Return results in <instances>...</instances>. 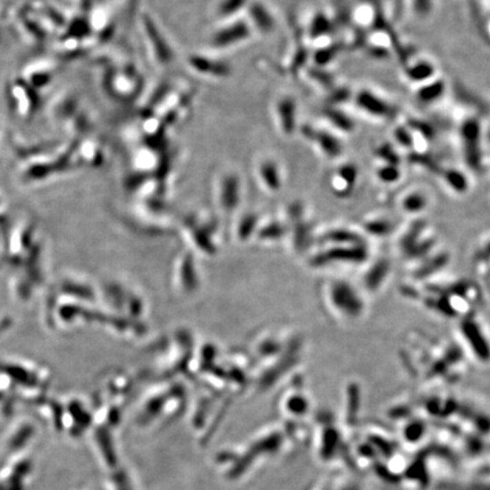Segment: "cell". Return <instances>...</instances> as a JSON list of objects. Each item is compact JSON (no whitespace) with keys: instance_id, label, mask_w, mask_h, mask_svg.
I'll use <instances>...</instances> for the list:
<instances>
[{"instance_id":"obj_10","label":"cell","mask_w":490,"mask_h":490,"mask_svg":"<svg viewBox=\"0 0 490 490\" xmlns=\"http://www.w3.org/2000/svg\"><path fill=\"white\" fill-rule=\"evenodd\" d=\"M435 73V66L428 61H418L414 64L407 65L405 68V75L414 83H426L433 80Z\"/></svg>"},{"instance_id":"obj_16","label":"cell","mask_w":490,"mask_h":490,"mask_svg":"<svg viewBox=\"0 0 490 490\" xmlns=\"http://www.w3.org/2000/svg\"><path fill=\"white\" fill-rule=\"evenodd\" d=\"M379 176L382 180H395L398 176V170H395V167L391 166V163H388V166L384 167L382 170H379Z\"/></svg>"},{"instance_id":"obj_2","label":"cell","mask_w":490,"mask_h":490,"mask_svg":"<svg viewBox=\"0 0 490 490\" xmlns=\"http://www.w3.org/2000/svg\"><path fill=\"white\" fill-rule=\"evenodd\" d=\"M462 151L465 161L471 167H477L481 156V125L476 117L468 119L460 127Z\"/></svg>"},{"instance_id":"obj_6","label":"cell","mask_w":490,"mask_h":490,"mask_svg":"<svg viewBox=\"0 0 490 490\" xmlns=\"http://www.w3.org/2000/svg\"><path fill=\"white\" fill-rule=\"evenodd\" d=\"M276 117L283 134L292 135L296 128V105L289 96H284L276 105Z\"/></svg>"},{"instance_id":"obj_5","label":"cell","mask_w":490,"mask_h":490,"mask_svg":"<svg viewBox=\"0 0 490 490\" xmlns=\"http://www.w3.org/2000/svg\"><path fill=\"white\" fill-rule=\"evenodd\" d=\"M250 30L247 24L242 22L234 23L228 28L221 29L212 38V45L216 48H228L238 42L243 41L249 36Z\"/></svg>"},{"instance_id":"obj_8","label":"cell","mask_w":490,"mask_h":490,"mask_svg":"<svg viewBox=\"0 0 490 490\" xmlns=\"http://www.w3.org/2000/svg\"><path fill=\"white\" fill-rule=\"evenodd\" d=\"M249 17L254 28L260 32L269 33L275 29L274 17L261 3H254L249 7Z\"/></svg>"},{"instance_id":"obj_14","label":"cell","mask_w":490,"mask_h":490,"mask_svg":"<svg viewBox=\"0 0 490 490\" xmlns=\"http://www.w3.org/2000/svg\"><path fill=\"white\" fill-rule=\"evenodd\" d=\"M245 3V0H224L217 10L218 14L221 17H227L234 15L237 12H240L241 8Z\"/></svg>"},{"instance_id":"obj_12","label":"cell","mask_w":490,"mask_h":490,"mask_svg":"<svg viewBox=\"0 0 490 490\" xmlns=\"http://www.w3.org/2000/svg\"><path fill=\"white\" fill-rule=\"evenodd\" d=\"M331 31V24H330L328 17L323 14H318L314 17V21L310 25V38L320 39L325 36H328Z\"/></svg>"},{"instance_id":"obj_3","label":"cell","mask_w":490,"mask_h":490,"mask_svg":"<svg viewBox=\"0 0 490 490\" xmlns=\"http://www.w3.org/2000/svg\"><path fill=\"white\" fill-rule=\"evenodd\" d=\"M356 106L376 119H389L394 114L391 103L369 90H361L356 96Z\"/></svg>"},{"instance_id":"obj_1","label":"cell","mask_w":490,"mask_h":490,"mask_svg":"<svg viewBox=\"0 0 490 490\" xmlns=\"http://www.w3.org/2000/svg\"><path fill=\"white\" fill-rule=\"evenodd\" d=\"M32 469V458L26 452L5 458L0 467V490H28Z\"/></svg>"},{"instance_id":"obj_11","label":"cell","mask_w":490,"mask_h":490,"mask_svg":"<svg viewBox=\"0 0 490 490\" xmlns=\"http://www.w3.org/2000/svg\"><path fill=\"white\" fill-rule=\"evenodd\" d=\"M145 28L149 30V41H150L151 48L154 49L156 57H157L159 63H168L172 59V52H170V47L167 45L165 39L161 38V34L158 32L156 26H152L151 24H147Z\"/></svg>"},{"instance_id":"obj_9","label":"cell","mask_w":490,"mask_h":490,"mask_svg":"<svg viewBox=\"0 0 490 490\" xmlns=\"http://www.w3.org/2000/svg\"><path fill=\"white\" fill-rule=\"evenodd\" d=\"M446 84L440 79L430 80L426 83L421 84L417 91V99L420 103L425 105H431V103L438 101L445 93Z\"/></svg>"},{"instance_id":"obj_7","label":"cell","mask_w":490,"mask_h":490,"mask_svg":"<svg viewBox=\"0 0 490 490\" xmlns=\"http://www.w3.org/2000/svg\"><path fill=\"white\" fill-rule=\"evenodd\" d=\"M308 138L319 147L321 154L328 158H337L342 154V143L340 140L328 132L314 131L309 128Z\"/></svg>"},{"instance_id":"obj_4","label":"cell","mask_w":490,"mask_h":490,"mask_svg":"<svg viewBox=\"0 0 490 490\" xmlns=\"http://www.w3.org/2000/svg\"><path fill=\"white\" fill-rule=\"evenodd\" d=\"M33 435H34V429L31 425H23L13 430L7 437L3 445L5 458L25 453L30 442L32 440Z\"/></svg>"},{"instance_id":"obj_13","label":"cell","mask_w":490,"mask_h":490,"mask_svg":"<svg viewBox=\"0 0 490 490\" xmlns=\"http://www.w3.org/2000/svg\"><path fill=\"white\" fill-rule=\"evenodd\" d=\"M327 119L334 126H336L338 130L343 132H349L353 130V124L349 121V117H346L343 112H338L337 109H333L330 112H326Z\"/></svg>"},{"instance_id":"obj_15","label":"cell","mask_w":490,"mask_h":490,"mask_svg":"<svg viewBox=\"0 0 490 490\" xmlns=\"http://www.w3.org/2000/svg\"><path fill=\"white\" fill-rule=\"evenodd\" d=\"M414 12L420 17H426L431 12L433 0H411Z\"/></svg>"}]
</instances>
